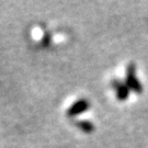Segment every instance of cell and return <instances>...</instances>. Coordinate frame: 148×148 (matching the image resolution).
Instances as JSON below:
<instances>
[{"label":"cell","mask_w":148,"mask_h":148,"mask_svg":"<svg viewBox=\"0 0 148 148\" xmlns=\"http://www.w3.org/2000/svg\"><path fill=\"white\" fill-rule=\"evenodd\" d=\"M136 66L135 64H128L126 67V75H125V84L130 90H132L136 93H142L143 92V86L140 81L136 77Z\"/></svg>","instance_id":"cell-1"},{"label":"cell","mask_w":148,"mask_h":148,"mask_svg":"<svg viewBox=\"0 0 148 148\" xmlns=\"http://www.w3.org/2000/svg\"><path fill=\"white\" fill-rule=\"evenodd\" d=\"M89 102L86 99H79L78 101H76L75 103H73L69 106V109L67 110V115L69 117H76L77 115H79L81 113L86 112L89 109Z\"/></svg>","instance_id":"cell-2"},{"label":"cell","mask_w":148,"mask_h":148,"mask_svg":"<svg viewBox=\"0 0 148 148\" xmlns=\"http://www.w3.org/2000/svg\"><path fill=\"white\" fill-rule=\"evenodd\" d=\"M113 89L115 90V93H116V98L119 101H125L126 99H128V95H130V88L127 87V85L125 82H122L120 80L114 79L111 82Z\"/></svg>","instance_id":"cell-3"},{"label":"cell","mask_w":148,"mask_h":148,"mask_svg":"<svg viewBox=\"0 0 148 148\" xmlns=\"http://www.w3.org/2000/svg\"><path fill=\"white\" fill-rule=\"evenodd\" d=\"M75 125L78 127L79 130H81L84 133H87V134H90L92 133L95 130L93 123H91L88 120H79V121L75 122Z\"/></svg>","instance_id":"cell-4"}]
</instances>
